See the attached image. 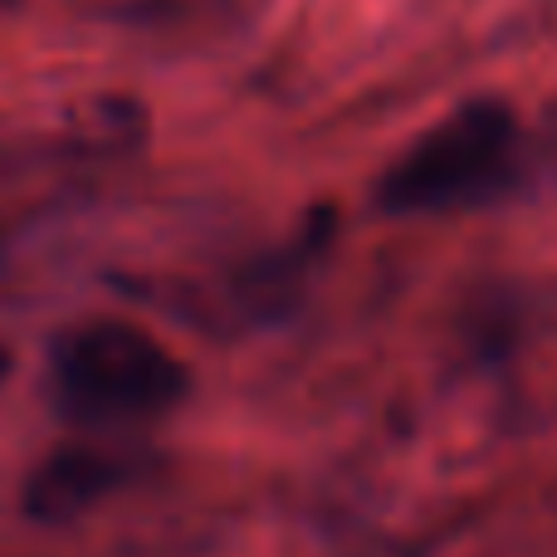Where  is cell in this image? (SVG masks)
I'll use <instances>...</instances> for the list:
<instances>
[{
    "mask_svg": "<svg viewBox=\"0 0 557 557\" xmlns=\"http://www.w3.org/2000/svg\"><path fill=\"white\" fill-rule=\"evenodd\" d=\"M54 392L84 421H127L166 411L186 392V372L152 333L98 318L59 337Z\"/></svg>",
    "mask_w": 557,
    "mask_h": 557,
    "instance_id": "obj_1",
    "label": "cell"
},
{
    "mask_svg": "<svg viewBox=\"0 0 557 557\" xmlns=\"http://www.w3.org/2000/svg\"><path fill=\"white\" fill-rule=\"evenodd\" d=\"M513 152V113L504 103H465L441 127L421 137L401 162L386 172L382 206L386 211H445L484 196L504 176Z\"/></svg>",
    "mask_w": 557,
    "mask_h": 557,
    "instance_id": "obj_2",
    "label": "cell"
},
{
    "mask_svg": "<svg viewBox=\"0 0 557 557\" xmlns=\"http://www.w3.org/2000/svg\"><path fill=\"white\" fill-rule=\"evenodd\" d=\"M108 484H113V470H108L98 455H64V460H54L49 470H39L29 504H35V513L69 519V513H78L98 490H108Z\"/></svg>",
    "mask_w": 557,
    "mask_h": 557,
    "instance_id": "obj_3",
    "label": "cell"
}]
</instances>
